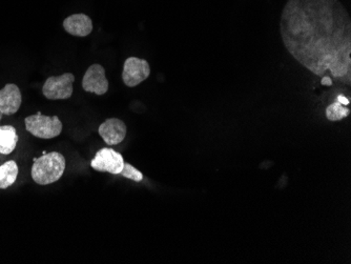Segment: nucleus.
Instances as JSON below:
<instances>
[{
    "label": "nucleus",
    "instance_id": "nucleus-1",
    "mask_svg": "<svg viewBox=\"0 0 351 264\" xmlns=\"http://www.w3.org/2000/svg\"><path fill=\"white\" fill-rule=\"evenodd\" d=\"M286 51L315 76L351 84V19L340 0H287L280 19Z\"/></svg>",
    "mask_w": 351,
    "mask_h": 264
},
{
    "label": "nucleus",
    "instance_id": "nucleus-2",
    "mask_svg": "<svg viewBox=\"0 0 351 264\" xmlns=\"http://www.w3.org/2000/svg\"><path fill=\"white\" fill-rule=\"evenodd\" d=\"M31 169L32 178L37 184L49 185L56 182L66 171V161L62 154L58 152L43 154L35 158Z\"/></svg>",
    "mask_w": 351,
    "mask_h": 264
},
{
    "label": "nucleus",
    "instance_id": "nucleus-3",
    "mask_svg": "<svg viewBox=\"0 0 351 264\" xmlns=\"http://www.w3.org/2000/svg\"><path fill=\"white\" fill-rule=\"evenodd\" d=\"M25 129L40 139H52L62 132V122L57 116L43 115L40 112L25 119Z\"/></svg>",
    "mask_w": 351,
    "mask_h": 264
},
{
    "label": "nucleus",
    "instance_id": "nucleus-4",
    "mask_svg": "<svg viewBox=\"0 0 351 264\" xmlns=\"http://www.w3.org/2000/svg\"><path fill=\"white\" fill-rule=\"evenodd\" d=\"M74 82L75 76L72 73L49 77L43 86V95L50 100L69 99L73 95Z\"/></svg>",
    "mask_w": 351,
    "mask_h": 264
},
{
    "label": "nucleus",
    "instance_id": "nucleus-5",
    "mask_svg": "<svg viewBox=\"0 0 351 264\" xmlns=\"http://www.w3.org/2000/svg\"><path fill=\"white\" fill-rule=\"evenodd\" d=\"M90 167L97 172L119 175L123 169L124 159L115 149L104 147L96 153L90 161Z\"/></svg>",
    "mask_w": 351,
    "mask_h": 264
},
{
    "label": "nucleus",
    "instance_id": "nucleus-6",
    "mask_svg": "<svg viewBox=\"0 0 351 264\" xmlns=\"http://www.w3.org/2000/svg\"><path fill=\"white\" fill-rule=\"evenodd\" d=\"M151 75V67L145 59L130 57L124 62L122 80L129 88H135L145 82Z\"/></svg>",
    "mask_w": 351,
    "mask_h": 264
},
{
    "label": "nucleus",
    "instance_id": "nucleus-7",
    "mask_svg": "<svg viewBox=\"0 0 351 264\" xmlns=\"http://www.w3.org/2000/svg\"><path fill=\"white\" fill-rule=\"evenodd\" d=\"M82 88L86 92L99 96L108 92L110 84L101 64H95L88 69L82 80Z\"/></svg>",
    "mask_w": 351,
    "mask_h": 264
},
{
    "label": "nucleus",
    "instance_id": "nucleus-8",
    "mask_svg": "<svg viewBox=\"0 0 351 264\" xmlns=\"http://www.w3.org/2000/svg\"><path fill=\"white\" fill-rule=\"evenodd\" d=\"M98 132L106 145H117L125 139L128 128L121 119L110 118L100 124Z\"/></svg>",
    "mask_w": 351,
    "mask_h": 264
},
{
    "label": "nucleus",
    "instance_id": "nucleus-9",
    "mask_svg": "<svg viewBox=\"0 0 351 264\" xmlns=\"http://www.w3.org/2000/svg\"><path fill=\"white\" fill-rule=\"evenodd\" d=\"M23 102L21 90L13 84H5L0 90V113L5 116L14 115L19 112Z\"/></svg>",
    "mask_w": 351,
    "mask_h": 264
},
{
    "label": "nucleus",
    "instance_id": "nucleus-10",
    "mask_svg": "<svg viewBox=\"0 0 351 264\" xmlns=\"http://www.w3.org/2000/svg\"><path fill=\"white\" fill-rule=\"evenodd\" d=\"M63 27L69 34L86 37L93 31V21L86 14H74L63 21Z\"/></svg>",
    "mask_w": 351,
    "mask_h": 264
},
{
    "label": "nucleus",
    "instance_id": "nucleus-11",
    "mask_svg": "<svg viewBox=\"0 0 351 264\" xmlns=\"http://www.w3.org/2000/svg\"><path fill=\"white\" fill-rule=\"evenodd\" d=\"M19 135L15 128L12 125L0 127V154L10 155L17 147Z\"/></svg>",
    "mask_w": 351,
    "mask_h": 264
},
{
    "label": "nucleus",
    "instance_id": "nucleus-12",
    "mask_svg": "<svg viewBox=\"0 0 351 264\" xmlns=\"http://www.w3.org/2000/svg\"><path fill=\"white\" fill-rule=\"evenodd\" d=\"M19 165L14 160L0 165V190H5L15 183L19 177Z\"/></svg>",
    "mask_w": 351,
    "mask_h": 264
},
{
    "label": "nucleus",
    "instance_id": "nucleus-13",
    "mask_svg": "<svg viewBox=\"0 0 351 264\" xmlns=\"http://www.w3.org/2000/svg\"><path fill=\"white\" fill-rule=\"evenodd\" d=\"M325 114H326V118L329 121L337 122L348 117L350 115V110L345 108L343 104L336 100L330 106H327Z\"/></svg>",
    "mask_w": 351,
    "mask_h": 264
},
{
    "label": "nucleus",
    "instance_id": "nucleus-14",
    "mask_svg": "<svg viewBox=\"0 0 351 264\" xmlns=\"http://www.w3.org/2000/svg\"><path fill=\"white\" fill-rule=\"evenodd\" d=\"M119 175L124 177V178L135 181V182H141L143 180V174L138 171L135 167L128 163H124L123 169Z\"/></svg>",
    "mask_w": 351,
    "mask_h": 264
},
{
    "label": "nucleus",
    "instance_id": "nucleus-15",
    "mask_svg": "<svg viewBox=\"0 0 351 264\" xmlns=\"http://www.w3.org/2000/svg\"><path fill=\"white\" fill-rule=\"evenodd\" d=\"M337 101L340 102V104H343V106H348V104H350V101H349L348 98H346L345 97V96L343 95H339Z\"/></svg>",
    "mask_w": 351,
    "mask_h": 264
},
{
    "label": "nucleus",
    "instance_id": "nucleus-16",
    "mask_svg": "<svg viewBox=\"0 0 351 264\" xmlns=\"http://www.w3.org/2000/svg\"><path fill=\"white\" fill-rule=\"evenodd\" d=\"M322 86H332V80L330 76L322 77Z\"/></svg>",
    "mask_w": 351,
    "mask_h": 264
},
{
    "label": "nucleus",
    "instance_id": "nucleus-17",
    "mask_svg": "<svg viewBox=\"0 0 351 264\" xmlns=\"http://www.w3.org/2000/svg\"><path fill=\"white\" fill-rule=\"evenodd\" d=\"M1 118H3V114L0 113V120H1Z\"/></svg>",
    "mask_w": 351,
    "mask_h": 264
}]
</instances>
